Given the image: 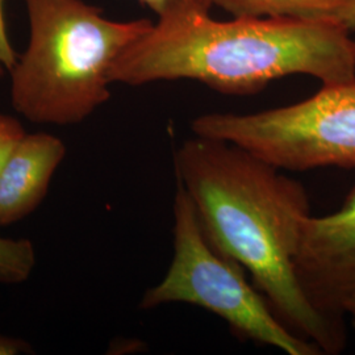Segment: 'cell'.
Returning <instances> with one entry per match:
<instances>
[{
    "label": "cell",
    "mask_w": 355,
    "mask_h": 355,
    "mask_svg": "<svg viewBox=\"0 0 355 355\" xmlns=\"http://www.w3.org/2000/svg\"><path fill=\"white\" fill-rule=\"evenodd\" d=\"M175 175L209 242L239 262L277 316L321 354L346 345L345 324L308 300L296 254L311 204L304 186L228 141L193 136L175 153Z\"/></svg>",
    "instance_id": "6da1fadb"
},
{
    "label": "cell",
    "mask_w": 355,
    "mask_h": 355,
    "mask_svg": "<svg viewBox=\"0 0 355 355\" xmlns=\"http://www.w3.org/2000/svg\"><path fill=\"white\" fill-rule=\"evenodd\" d=\"M207 0H174L111 70V83L142 86L192 79L249 95L275 79L313 76L322 86L355 82V40L331 20L236 17L218 21Z\"/></svg>",
    "instance_id": "7a4b0ae2"
},
{
    "label": "cell",
    "mask_w": 355,
    "mask_h": 355,
    "mask_svg": "<svg viewBox=\"0 0 355 355\" xmlns=\"http://www.w3.org/2000/svg\"><path fill=\"white\" fill-rule=\"evenodd\" d=\"M28 42L11 74V103L36 124L73 125L111 98L114 62L150 26L114 21L83 0H23Z\"/></svg>",
    "instance_id": "3957f363"
},
{
    "label": "cell",
    "mask_w": 355,
    "mask_h": 355,
    "mask_svg": "<svg viewBox=\"0 0 355 355\" xmlns=\"http://www.w3.org/2000/svg\"><path fill=\"white\" fill-rule=\"evenodd\" d=\"M246 274L239 262L209 242L187 192L177 183L174 257L162 280L144 293L141 309L175 303L195 305L224 320L242 340L287 355L321 354L277 316Z\"/></svg>",
    "instance_id": "277c9868"
},
{
    "label": "cell",
    "mask_w": 355,
    "mask_h": 355,
    "mask_svg": "<svg viewBox=\"0 0 355 355\" xmlns=\"http://www.w3.org/2000/svg\"><path fill=\"white\" fill-rule=\"evenodd\" d=\"M196 136L228 141L280 170L355 167V82L322 86L303 102L257 114H208Z\"/></svg>",
    "instance_id": "5b68a950"
},
{
    "label": "cell",
    "mask_w": 355,
    "mask_h": 355,
    "mask_svg": "<svg viewBox=\"0 0 355 355\" xmlns=\"http://www.w3.org/2000/svg\"><path fill=\"white\" fill-rule=\"evenodd\" d=\"M296 275L322 315L343 322V304L355 295V187L341 208L309 216L296 254Z\"/></svg>",
    "instance_id": "8992f818"
},
{
    "label": "cell",
    "mask_w": 355,
    "mask_h": 355,
    "mask_svg": "<svg viewBox=\"0 0 355 355\" xmlns=\"http://www.w3.org/2000/svg\"><path fill=\"white\" fill-rule=\"evenodd\" d=\"M66 155L60 137L26 133L0 173V227L31 215L46 196L51 178Z\"/></svg>",
    "instance_id": "52a82bcc"
},
{
    "label": "cell",
    "mask_w": 355,
    "mask_h": 355,
    "mask_svg": "<svg viewBox=\"0 0 355 355\" xmlns=\"http://www.w3.org/2000/svg\"><path fill=\"white\" fill-rule=\"evenodd\" d=\"M354 0H211L236 17L331 20Z\"/></svg>",
    "instance_id": "ba28073f"
},
{
    "label": "cell",
    "mask_w": 355,
    "mask_h": 355,
    "mask_svg": "<svg viewBox=\"0 0 355 355\" xmlns=\"http://www.w3.org/2000/svg\"><path fill=\"white\" fill-rule=\"evenodd\" d=\"M35 266L36 250L32 242L0 237V283H23L29 279Z\"/></svg>",
    "instance_id": "9c48e42d"
},
{
    "label": "cell",
    "mask_w": 355,
    "mask_h": 355,
    "mask_svg": "<svg viewBox=\"0 0 355 355\" xmlns=\"http://www.w3.org/2000/svg\"><path fill=\"white\" fill-rule=\"evenodd\" d=\"M21 123L8 114H0V173L17 142L26 136Z\"/></svg>",
    "instance_id": "30bf717a"
},
{
    "label": "cell",
    "mask_w": 355,
    "mask_h": 355,
    "mask_svg": "<svg viewBox=\"0 0 355 355\" xmlns=\"http://www.w3.org/2000/svg\"><path fill=\"white\" fill-rule=\"evenodd\" d=\"M17 53L13 48L4 15V0H0V78L10 73L16 64Z\"/></svg>",
    "instance_id": "8fae6325"
},
{
    "label": "cell",
    "mask_w": 355,
    "mask_h": 355,
    "mask_svg": "<svg viewBox=\"0 0 355 355\" xmlns=\"http://www.w3.org/2000/svg\"><path fill=\"white\" fill-rule=\"evenodd\" d=\"M33 353V347L26 340L0 334V355H21Z\"/></svg>",
    "instance_id": "7c38bea8"
},
{
    "label": "cell",
    "mask_w": 355,
    "mask_h": 355,
    "mask_svg": "<svg viewBox=\"0 0 355 355\" xmlns=\"http://www.w3.org/2000/svg\"><path fill=\"white\" fill-rule=\"evenodd\" d=\"M334 21L343 24L350 32L355 31V0L334 19Z\"/></svg>",
    "instance_id": "4fadbf2b"
},
{
    "label": "cell",
    "mask_w": 355,
    "mask_h": 355,
    "mask_svg": "<svg viewBox=\"0 0 355 355\" xmlns=\"http://www.w3.org/2000/svg\"><path fill=\"white\" fill-rule=\"evenodd\" d=\"M139 1L142 3V4H145V6H148L150 10H153V12L159 15V13L162 12L166 7H167L170 3H173L174 0H139ZM207 1L211 3V0H207ZM211 4H212V3H211Z\"/></svg>",
    "instance_id": "5bb4252c"
},
{
    "label": "cell",
    "mask_w": 355,
    "mask_h": 355,
    "mask_svg": "<svg viewBox=\"0 0 355 355\" xmlns=\"http://www.w3.org/2000/svg\"><path fill=\"white\" fill-rule=\"evenodd\" d=\"M343 313H345V316H350L352 324L355 329V295L349 300H346V303L343 304Z\"/></svg>",
    "instance_id": "9a60e30c"
}]
</instances>
